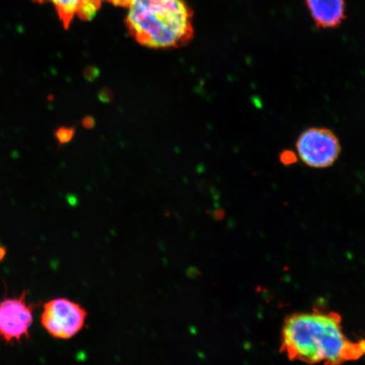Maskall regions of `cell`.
Masks as SVG:
<instances>
[{
	"label": "cell",
	"mask_w": 365,
	"mask_h": 365,
	"mask_svg": "<svg viewBox=\"0 0 365 365\" xmlns=\"http://www.w3.org/2000/svg\"><path fill=\"white\" fill-rule=\"evenodd\" d=\"M282 350L291 360L310 364L344 365L365 356V339L354 341L342 331L341 318L314 309L287 318Z\"/></svg>",
	"instance_id": "cell-1"
},
{
	"label": "cell",
	"mask_w": 365,
	"mask_h": 365,
	"mask_svg": "<svg viewBox=\"0 0 365 365\" xmlns=\"http://www.w3.org/2000/svg\"><path fill=\"white\" fill-rule=\"evenodd\" d=\"M125 24L137 43L150 48L182 47L195 33L193 12L184 0H135Z\"/></svg>",
	"instance_id": "cell-2"
},
{
	"label": "cell",
	"mask_w": 365,
	"mask_h": 365,
	"mask_svg": "<svg viewBox=\"0 0 365 365\" xmlns=\"http://www.w3.org/2000/svg\"><path fill=\"white\" fill-rule=\"evenodd\" d=\"M296 149L301 161L312 168L332 166L341 152L339 139L334 132L322 127L304 130L297 140Z\"/></svg>",
	"instance_id": "cell-3"
},
{
	"label": "cell",
	"mask_w": 365,
	"mask_h": 365,
	"mask_svg": "<svg viewBox=\"0 0 365 365\" xmlns=\"http://www.w3.org/2000/svg\"><path fill=\"white\" fill-rule=\"evenodd\" d=\"M88 312L79 304L59 298L43 307L41 322L50 335L58 339H70L83 329Z\"/></svg>",
	"instance_id": "cell-4"
},
{
	"label": "cell",
	"mask_w": 365,
	"mask_h": 365,
	"mask_svg": "<svg viewBox=\"0 0 365 365\" xmlns=\"http://www.w3.org/2000/svg\"><path fill=\"white\" fill-rule=\"evenodd\" d=\"M33 310L34 305L26 302V292L18 299L2 301L0 303V336L7 342L29 336L34 321Z\"/></svg>",
	"instance_id": "cell-5"
},
{
	"label": "cell",
	"mask_w": 365,
	"mask_h": 365,
	"mask_svg": "<svg viewBox=\"0 0 365 365\" xmlns=\"http://www.w3.org/2000/svg\"><path fill=\"white\" fill-rule=\"evenodd\" d=\"M305 3L318 29H336L345 20V0H305Z\"/></svg>",
	"instance_id": "cell-6"
},
{
	"label": "cell",
	"mask_w": 365,
	"mask_h": 365,
	"mask_svg": "<svg viewBox=\"0 0 365 365\" xmlns=\"http://www.w3.org/2000/svg\"><path fill=\"white\" fill-rule=\"evenodd\" d=\"M35 2H49L57 11L65 29H68L76 16L83 21L93 19L101 7L102 0H34Z\"/></svg>",
	"instance_id": "cell-7"
},
{
	"label": "cell",
	"mask_w": 365,
	"mask_h": 365,
	"mask_svg": "<svg viewBox=\"0 0 365 365\" xmlns=\"http://www.w3.org/2000/svg\"><path fill=\"white\" fill-rule=\"evenodd\" d=\"M75 134V127L62 126L58 128L54 135H56L59 145H65L71 143L73 138H74Z\"/></svg>",
	"instance_id": "cell-8"
},
{
	"label": "cell",
	"mask_w": 365,
	"mask_h": 365,
	"mask_svg": "<svg viewBox=\"0 0 365 365\" xmlns=\"http://www.w3.org/2000/svg\"><path fill=\"white\" fill-rule=\"evenodd\" d=\"M280 160L284 165H291V164L297 162V157L291 150H284L280 155Z\"/></svg>",
	"instance_id": "cell-9"
},
{
	"label": "cell",
	"mask_w": 365,
	"mask_h": 365,
	"mask_svg": "<svg viewBox=\"0 0 365 365\" xmlns=\"http://www.w3.org/2000/svg\"><path fill=\"white\" fill-rule=\"evenodd\" d=\"M107 2L111 3L113 6L118 7H124L129 9L135 0H106Z\"/></svg>",
	"instance_id": "cell-10"
},
{
	"label": "cell",
	"mask_w": 365,
	"mask_h": 365,
	"mask_svg": "<svg viewBox=\"0 0 365 365\" xmlns=\"http://www.w3.org/2000/svg\"><path fill=\"white\" fill-rule=\"evenodd\" d=\"M95 125L96 122L93 117L86 116L83 118V120H82V125H83L86 130L93 129Z\"/></svg>",
	"instance_id": "cell-11"
},
{
	"label": "cell",
	"mask_w": 365,
	"mask_h": 365,
	"mask_svg": "<svg viewBox=\"0 0 365 365\" xmlns=\"http://www.w3.org/2000/svg\"><path fill=\"white\" fill-rule=\"evenodd\" d=\"M68 202L72 205H76L77 203H78V200H77L76 196L70 195L68 196Z\"/></svg>",
	"instance_id": "cell-12"
},
{
	"label": "cell",
	"mask_w": 365,
	"mask_h": 365,
	"mask_svg": "<svg viewBox=\"0 0 365 365\" xmlns=\"http://www.w3.org/2000/svg\"><path fill=\"white\" fill-rule=\"evenodd\" d=\"M4 255H6V248L2 247V246H0V259H1Z\"/></svg>",
	"instance_id": "cell-13"
}]
</instances>
